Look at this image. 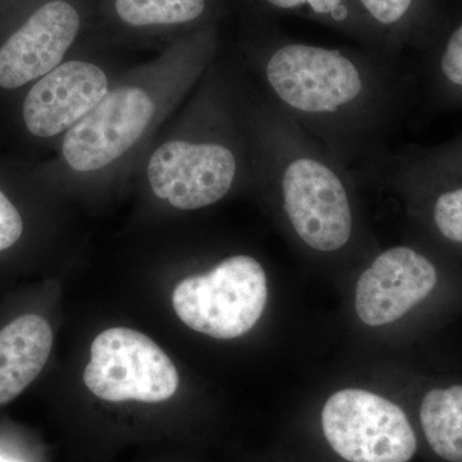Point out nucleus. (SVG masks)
Here are the masks:
<instances>
[{"instance_id": "obj_6", "label": "nucleus", "mask_w": 462, "mask_h": 462, "mask_svg": "<svg viewBox=\"0 0 462 462\" xmlns=\"http://www.w3.org/2000/svg\"><path fill=\"white\" fill-rule=\"evenodd\" d=\"M236 152L220 142L172 141L161 145L148 163V180L158 199L193 211L215 205L238 175Z\"/></svg>"}, {"instance_id": "obj_2", "label": "nucleus", "mask_w": 462, "mask_h": 462, "mask_svg": "<svg viewBox=\"0 0 462 462\" xmlns=\"http://www.w3.org/2000/svg\"><path fill=\"white\" fill-rule=\"evenodd\" d=\"M270 163L298 238L325 254L345 247L354 227L346 165L281 111L273 120Z\"/></svg>"}, {"instance_id": "obj_19", "label": "nucleus", "mask_w": 462, "mask_h": 462, "mask_svg": "<svg viewBox=\"0 0 462 462\" xmlns=\"http://www.w3.org/2000/svg\"><path fill=\"white\" fill-rule=\"evenodd\" d=\"M419 152L431 162L462 178V133L445 144Z\"/></svg>"}, {"instance_id": "obj_15", "label": "nucleus", "mask_w": 462, "mask_h": 462, "mask_svg": "<svg viewBox=\"0 0 462 462\" xmlns=\"http://www.w3.org/2000/svg\"><path fill=\"white\" fill-rule=\"evenodd\" d=\"M420 422L431 451L447 462H462V385L431 389L422 398Z\"/></svg>"}, {"instance_id": "obj_1", "label": "nucleus", "mask_w": 462, "mask_h": 462, "mask_svg": "<svg viewBox=\"0 0 462 462\" xmlns=\"http://www.w3.org/2000/svg\"><path fill=\"white\" fill-rule=\"evenodd\" d=\"M384 60L287 39L267 51L263 78L279 111L346 166L375 147L411 87Z\"/></svg>"}, {"instance_id": "obj_4", "label": "nucleus", "mask_w": 462, "mask_h": 462, "mask_svg": "<svg viewBox=\"0 0 462 462\" xmlns=\"http://www.w3.org/2000/svg\"><path fill=\"white\" fill-rule=\"evenodd\" d=\"M321 425L331 448L348 462H409L418 451L403 410L364 389L334 393L322 409Z\"/></svg>"}, {"instance_id": "obj_17", "label": "nucleus", "mask_w": 462, "mask_h": 462, "mask_svg": "<svg viewBox=\"0 0 462 462\" xmlns=\"http://www.w3.org/2000/svg\"><path fill=\"white\" fill-rule=\"evenodd\" d=\"M118 17L136 27L181 25L205 14L207 0H116Z\"/></svg>"}, {"instance_id": "obj_8", "label": "nucleus", "mask_w": 462, "mask_h": 462, "mask_svg": "<svg viewBox=\"0 0 462 462\" xmlns=\"http://www.w3.org/2000/svg\"><path fill=\"white\" fill-rule=\"evenodd\" d=\"M437 282L430 257L406 245L388 249L358 279L356 312L370 327L389 324L422 302Z\"/></svg>"}, {"instance_id": "obj_7", "label": "nucleus", "mask_w": 462, "mask_h": 462, "mask_svg": "<svg viewBox=\"0 0 462 462\" xmlns=\"http://www.w3.org/2000/svg\"><path fill=\"white\" fill-rule=\"evenodd\" d=\"M154 111L153 100L142 88L124 85L108 91L67 132L62 144L67 165L79 172L111 165L142 138Z\"/></svg>"}, {"instance_id": "obj_20", "label": "nucleus", "mask_w": 462, "mask_h": 462, "mask_svg": "<svg viewBox=\"0 0 462 462\" xmlns=\"http://www.w3.org/2000/svg\"><path fill=\"white\" fill-rule=\"evenodd\" d=\"M0 462H14V461H11V460H7V458L0 457Z\"/></svg>"}, {"instance_id": "obj_18", "label": "nucleus", "mask_w": 462, "mask_h": 462, "mask_svg": "<svg viewBox=\"0 0 462 462\" xmlns=\"http://www.w3.org/2000/svg\"><path fill=\"white\" fill-rule=\"evenodd\" d=\"M23 218L14 203L0 190V252L11 248L21 238Z\"/></svg>"}, {"instance_id": "obj_11", "label": "nucleus", "mask_w": 462, "mask_h": 462, "mask_svg": "<svg viewBox=\"0 0 462 462\" xmlns=\"http://www.w3.org/2000/svg\"><path fill=\"white\" fill-rule=\"evenodd\" d=\"M53 346L51 325L23 315L0 331V404L11 402L44 369Z\"/></svg>"}, {"instance_id": "obj_13", "label": "nucleus", "mask_w": 462, "mask_h": 462, "mask_svg": "<svg viewBox=\"0 0 462 462\" xmlns=\"http://www.w3.org/2000/svg\"><path fill=\"white\" fill-rule=\"evenodd\" d=\"M356 11L379 51L421 47L439 21L438 0H354Z\"/></svg>"}, {"instance_id": "obj_16", "label": "nucleus", "mask_w": 462, "mask_h": 462, "mask_svg": "<svg viewBox=\"0 0 462 462\" xmlns=\"http://www.w3.org/2000/svg\"><path fill=\"white\" fill-rule=\"evenodd\" d=\"M263 3L273 11L315 21L373 45L354 0H263Z\"/></svg>"}, {"instance_id": "obj_9", "label": "nucleus", "mask_w": 462, "mask_h": 462, "mask_svg": "<svg viewBox=\"0 0 462 462\" xmlns=\"http://www.w3.org/2000/svg\"><path fill=\"white\" fill-rule=\"evenodd\" d=\"M80 16L65 0L36 9L0 48V88L17 89L50 74L78 36Z\"/></svg>"}, {"instance_id": "obj_5", "label": "nucleus", "mask_w": 462, "mask_h": 462, "mask_svg": "<svg viewBox=\"0 0 462 462\" xmlns=\"http://www.w3.org/2000/svg\"><path fill=\"white\" fill-rule=\"evenodd\" d=\"M90 354L84 383L100 400L157 403L171 398L179 387L171 358L139 331L127 328L103 331L94 339Z\"/></svg>"}, {"instance_id": "obj_12", "label": "nucleus", "mask_w": 462, "mask_h": 462, "mask_svg": "<svg viewBox=\"0 0 462 462\" xmlns=\"http://www.w3.org/2000/svg\"><path fill=\"white\" fill-rule=\"evenodd\" d=\"M394 175L425 199L430 226L440 239L462 248V178L412 152L400 160Z\"/></svg>"}, {"instance_id": "obj_14", "label": "nucleus", "mask_w": 462, "mask_h": 462, "mask_svg": "<svg viewBox=\"0 0 462 462\" xmlns=\"http://www.w3.org/2000/svg\"><path fill=\"white\" fill-rule=\"evenodd\" d=\"M420 76L431 102L439 108H462V14L440 16L427 41Z\"/></svg>"}, {"instance_id": "obj_3", "label": "nucleus", "mask_w": 462, "mask_h": 462, "mask_svg": "<svg viewBox=\"0 0 462 462\" xmlns=\"http://www.w3.org/2000/svg\"><path fill=\"white\" fill-rule=\"evenodd\" d=\"M266 302V273L251 256L226 258L211 272L184 279L172 294L179 319L190 329L217 339L248 333Z\"/></svg>"}, {"instance_id": "obj_10", "label": "nucleus", "mask_w": 462, "mask_h": 462, "mask_svg": "<svg viewBox=\"0 0 462 462\" xmlns=\"http://www.w3.org/2000/svg\"><path fill=\"white\" fill-rule=\"evenodd\" d=\"M108 91V78L100 67L85 60L60 63L27 94L23 107L27 130L39 138L69 132Z\"/></svg>"}]
</instances>
